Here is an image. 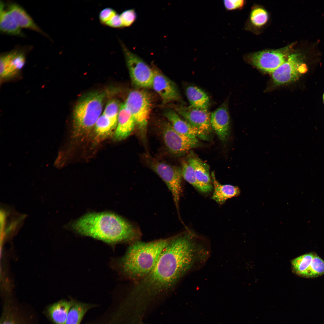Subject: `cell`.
I'll return each instance as SVG.
<instances>
[{
    "label": "cell",
    "instance_id": "obj_28",
    "mask_svg": "<svg viewBox=\"0 0 324 324\" xmlns=\"http://www.w3.org/2000/svg\"><path fill=\"white\" fill-rule=\"evenodd\" d=\"M268 14L266 11L261 8L253 10L251 14L250 19L252 23L257 26L265 24L268 19Z\"/></svg>",
    "mask_w": 324,
    "mask_h": 324
},
{
    "label": "cell",
    "instance_id": "obj_29",
    "mask_svg": "<svg viewBox=\"0 0 324 324\" xmlns=\"http://www.w3.org/2000/svg\"><path fill=\"white\" fill-rule=\"evenodd\" d=\"M120 15L123 27L130 26L135 21L137 16L136 12L133 9L125 10Z\"/></svg>",
    "mask_w": 324,
    "mask_h": 324
},
{
    "label": "cell",
    "instance_id": "obj_4",
    "mask_svg": "<svg viewBox=\"0 0 324 324\" xmlns=\"http://www.w3.org/2000/svg\"><path fill=\"white\" fill-rule=\"evenodd\" d=\"M105 96L103 92H93L79 99L73 113L74 127L76 134L86 133L94 127L100 116Z\"/></svg>",
    "mask_w": 324,
    "mask_h": 324
},
{
    "label": "cell",
    "instance_id": "obj_25",
    "mask_svg": "<svg viewBox=\"0 0 324 324\" xmlns=\"http://www.w3.org/2000/svg\"><path fill=\"white\" fill-rule=\"evenodd\" d=\"M94 127L96 134L100 137L109 135L116 128L110 119L103 114L98 119Z\"/></svg>",
    "mask_w": 324,
    "mask_h": 324
},
{
    "label": "cell",
    "instance_id": "obj_17",
    "mask_svg": "<svg viewBox=\"0 0 324 324\" xmlns=\"http://www.w3.org/2000/svg\"><path fill=\"white\" fill-rule=\"evenodd\" d=\"M164 116L169 121L174 129L179 134L192 138L199 137L203 139H206V135L194 127L185 120L183 119L175 111L172 110L166 111Z\"/></svg>",
    "mask_w": 324,
    "mask_h": 324
},
{
    "label": "cell",
    "instance_id": "obj_23",
    "mask_svg": "<svg viewBox=\"0 0 324 324\" xmlns=\"http://www.w3.org/2000/svg\"><path fill=\"white\" fill-rule=\"evenodd\" d=\"M316 253L315 252H308L292 260L291 264L293 272L298 276L304 278L307 265Z\"/></svg>",
    "mask_w": 324,
    "mask_h": 324
},
{
    "label": "cell",
    "instance_id": "obj_26",
    "mask_svg": "<svg viewBox=\"0 0 324 324\" xmlns=\"http://www.w3.org/2000/svg\"><path fill=\"white\" fill-rule=\"evenodd\" d=\"M120 106L115 99L109 100L104 110L103 114L108 118L116 128Z\"/></svg>",
    "mask_w": 324,
    "mask_h": 324
},
{
    "label": "cell",
    "instance_id": "obj_10",
    "mask_svg": "<svg viewBox=\"0 0 324 324\" xmlns=\"http://www.w3.org/2000/svg\"><path fill=\"white\" fill-rule=\"evenodd\" d=\"M176 112L194 127L207 136L212 129L210 123L211 114L208 110L193 107L180 106L176 107Z\"/></svg>",
    "mask_w": 324,
    "mask_h": 324
},
{
    "label": "cell",
    "instance_id": "obj_27",
    "mask_svg": "<svg viewBox=\"0 0 324 324\" xmlns=\"http://www.w3.org/2000/svg\"><path fill=\"white\" fill-rule=\"evenodd\" d=\"M181 168L182 177L187 182L197 189V181L194 170L192 166L187 161H183L182 163Z\"/></svg>",
    "mask_w": 324,
    "mask_h": 324
},
{
    "label": "cell",
    "instance_id": "obj_11",
    "mask_svg": "<svg viewBox=\"0 0 324 324\" xmlns=\"http://www.w3.org/2000/svg\"><path fill=\"white\" fill-rule=\"evenodd\" d=\"M286 53L281 50L264 51L253 54L251 59L253 64L259 69L272 73L286 61Z\"/></svg>",
    "mask_w": 324,
    "mask_h": 324
},
{
    "label": "cell",
    "instance_id": "obj_5",
    "mask_svg": "<svg viewBox=\"0 0 324 324\" xmlns=\"http://www.w3.org/2000/svg\"><path fill=\"white\" fill-rule=\"evenodd\" d=\"M124 104L132 114L142 137L145 140L151 106L148 94L143 90H132L129 93Z\"/></svg>",
    "mask_w": 324,
    "mask_h": 324
},
{
    "label": "cell",
    "instance_id": "obj_6",
    "mask_svg": "<svg viewBox=\"0 0 324 324\" xmlns=\"http://www.w3.org/2000/svg\"><path fill=\"white\" fill-rule=\"evenodd\" d=\"M125 60L133 84L137 87L152 88L154 78L152 68L142 58L130 51L121 42Z\"/></svg>",
    "mask_w": 324,
    "mask_h": 324
},
{
    "label": "cell",
    "instance_id": "obj_22",
    "mask_svg": "<svg viewBox=\"0 0 324 324\" xmlns=\"http://www.w3.org/2000/svg\"><path fill=\"white\" fill-rule=\"evenodd\" d=\"M71 302L62 301L51 305L48 312L56 324H65L70 310L73 304Z\"/></svg>",
    "mask_w": 324,
    "mask_h": 324
},
{
    "label": "cell",
    "instance_id": "obj_24",
    "mask_svg": "<svg viewBox=\"0 0 324 324\" xmlns=\"http://www.w3.org/2000/svg\"><path fill=\"white\" fill-rule=\"evenodd\" d=\"M89 308L88 305L80 303H73L68 313L65 324H80Z\"/></svg>",
    "mask_w": 324,
    "mask_h": 324
},
{
    "label": "cell",
    "instance_id": "obj_31",
    "mask_svg": "<svg viewBox=\"0 0 324 324\" xmlns=\"http://www.w3.org/2000/svg\"><path fill=\"white\" fill-rule=\"evenodd\" d=\"M244 3L243 0H225L224 6L226 10H232L242 7Z\"/></svg>",
    "mask_w": 324,
    "mask_h": 324
},
{
    "label": "cell",
    "instance_id": "obj_33",
    "mask_svg": "<svg viewBox=\"0 0 324 324\" xmlns=\"http://www.w3.org/2000/svg\"><path fill=\"white\" fill-rule=\"evenodd\" d=\"M1 324H17V323L12 316H8L1 322Z\"/></svg>",
    "mask_w": 324,
    "mask_h": 324
},
{
    "label": "cell",
    "instance_id": "obj_20",
    "mask_svg": "<svg viewBox=\"0 0 324 324\" xmlns=\"http://www.w3.org/2000/svg\"><path fill=\"white\" fill-rule=\"evenodd\" d=\"M0 29L1 32L14 36H22L21 28L10 11L5 10L4 4L0 3Z\"/></svg>",
    "mask_w": 324,
    "mask_h": 324
},
{
    "label": "cell",
    "instance_id": "obj_30",
    "mask_svg": "<svg viewBox=\"0 0 324 324\" xmlns=\"http://www.w3.org/2000/svg\"><path fill=\"white\" fill-rule=\"evenodd\" d=\"M117 14L116 11L110 8L102 10L99 15V19L102 24H105Z\"/></svg>",
    "mask_w": 324,
    "mask_h": 324
},
{
    "label": "cell",
    "instance_id": "obj_2",
    "mask_svg": "<svg viewBox=\"0 0 324 324\" xmlns=\"http://www.w3.org/2000/svg\"><path fill=\"white\" fill-rule=\"evenodd\" d=\"M72 227L81 235L110 244L132 243L138 241L140 235L139 231L131 224L111 212L86 214L75 221Z\"/></svg>",
    "mask_w": 324,
    "mask_h": 324
},
{
    "label": "cell",
    "instance_id": "obj_18",
    "mask_svg": "<svg viewBox=\"0 0 324 324\" xmlns=\"http://www.w3.org/2000/svg\"><path fill=\"white\" fill-rule=\"evenodd\" d=\"M211 175L214 189L212 199L218 203L223 204L228 199L240 195L241 190L238 187L221 184L217 179L214 171Z\"/></svg>",
    "mask_w": 324,
    "mask_h": 324
},
{
    "label": "cell",
    "instance_id": "obj_32",
    "mask_svg": "<svg viewBox=\"0 0 324 324\" xmlns=\"http://www.w3.org/2000/svg\"><path fill=\"white\" fill-rule=\"evenodd\" d=\"M105 25L114 28H120L123 27L120 15L117 13L106 22Z\"/></svg>",
    "mask_w": 324,
    "mask_h": 324
},
{
    "label": "cell",
    "instance_id": "obj_21",
    "mask_svg": "<svg viewBox=\"0 0 324 324\" xmlns=\"http://www.w3.org/2000/svg\"><path fill=\"white\" fill-rule=\"evenodd\" d=\"M186 93L190 106L197 108L208 110L210 99L207 94L201 88L191 86L186 89Z\"/></svg>",
    "mask_w": 324,
    "mask_h": 324
},
{
    "label": "cell",
    "instance_id": "obj_1",
    "mask_svg": "<svg viewBox=\"0 0 324 324\" xmlns=\"http://www.w3.org/2000/svg\"><path fill=\"white\" fill-rule=\"evenodd\" d=\"M206 241L193 231L171 238L151 271L132 290V301H144L172 288L186 274L204 264L210 254Z\"/></svg>",
    "mask_w": 324,
    "mask_h": 324
},
{
    "label": "cell",
    "instance_id": "obj_16",
    "mask_svg": "<svg viewBox=\"0 0 324 324\" xmlns=\"http://www.w3.org/2000/svg\"><path fill=\"white\" fill-rule=\"evenodd\" d=\"M136 126L134 119L124 103L120 105L117 127L114 134L116 141L123 140L131 134Z\"/></svg>",
    "mask_w": 324,
    "mask_h": 324
},
{
    "label": "cell",
    "instance_id": "obj_8",
    "mask_svg": "<svg viewBox=\"0 0 324 324\" xmlns=\"http://www.w3.org/2000/svg\"><path fill=\"white\" fill-rule=\"evenodd\" d=\"M162 134L166 149L175 156L182 155L201 144L197 138H189L177 132L170 123L164 124Z\"/></svg>",
    "mask_w": 324,
    "mask_h": 324
},
{
    "label": "cell",
    "instance_id": "obj_3",
    "mask_svg": "<svg viewBox=\"0 0 324 324\" xmlns=\"http://www.w3.org/2000/svg\"><path fill=\"white\" fill-rule=\"evenodd\" d=\"M171 238L149 242L138 240L132 242L120 260L122 272L132 280H141L152 269Z\"/></svg>",
    "mask_w": 324,
    "mask_h": 324
},
{
    "label": "cell",
    "instance_id": "obj_9",
    "mask_svg": "<svg viewBox=\"0 0 324 324\" xmlns=\"http://www.w3.org/2000/svg\"><path fill=\"white\" fill-rule=\"evenodd\" d=\"M307 70L302 56L293 53L288 56L286 61L272 73V77L275 84L281 85L296 81Z\"/></svg>",
    "mask_w": 324,
    "mask_h": 324
},
{
    "label": "cell",
    "instance_id": "obj_15",
    "mask_svg": "<svg viewBox=\"0 0 324 324\" xmlns=\"http://www.w3.org/2000/svg\"><path fill=\"white\" fill-rule=\"evenodd\" d=\"M227 101H225L210 116L212 129L222 141L227 140L230 134V117Z\"/></svg>",
    "mask_w": 324,
    "mask_h": 324
},
{
    "label": "cell",
    "instance_id": "obj_7",
    "mask_svg": "<svg viewBox=\"0 0 324 324\" xmlns=\"http://www.w3.org/2000/svg\"><path fill=\"white\" fill-rule=\"evenodd\" d=\"M151 169L162 179L171 192L179 216V202L182 193V169L177 166L164 162L150 160Z\"/></svg>",
    "mask_w": 324,
    "mask_h": 324
},
{
    "label": "cell",
    "instance_id": "obj_14",
    "mask_svg": "<svg viewBox=\"0 0 324 324\" xmlns=\"http://www.w3.org/2000/svg\"><path fill=\"white\" fill-rule=\"evenodd\" d=\"M187 161L194 170L197 182L196 189L203 193L210 192L213 186L208 165L192 154L189 155Z\"/></svg>",
    "mask_w": 324,
    "mask_h": 324
},
{
    "label": "cell",
    "instance_id": "obj_34",
    "mask_svg": "<svg viewBox=\"0 0 324 324\" xmlns=\"http://www.w3.org/2000/svg\"><path fill=\"white\" fill-rule=\"evenodd\" d=\"M323 101H324V97H323Z\"/></svg>",
    "mask_w": 324,
    "mask_h": 324
},
{
    "label": "cell",
    "instance_id": "obj_19",
    "mask_svg": "<svg viewBox=\"0 0 324 324\" xmlns=\"http://www.w3.org/2000/svg\"><path fill=\"white\" fill-rule=\"evenodd\" d=\"M8 10L20 28L31 29L45 35L29 14L19 5L15 3L9 4Z\"/></svg>",
    "mask_w": 324,
    "mask_h": 324
},
{
    "label": "cell",
    "instance_id": "obj_12",
    "mask_svg": "<svg viewBox=\"0 0 324 324\" xmlns=\"http://www.w3.org/2000/svg\"><path fill=\"white\" fill-rule=\"evenodd\" d=\"M152 88L166 104L180 98V94L175 84L156 68H153Z\"/></svg>",
    "mask_w": 324,
    "mask_h": 324
},
{
    "label": "cell",
    "instance_id": "obj_13",
    "mask_svg": "<svg viewBox=\"0 0 324 324\" xmlns=\"http://www.w3.org/2000/svg\"><path fill=\"white\" fill-rule=\"evenodd\" d=\"M24 55L21 52L13 51L1 56L0 59V77L7 79L17 74L25 64Z\"/></svg>",
    "mask_w": 324,
    "mask_h": 324
}]
</instances>
